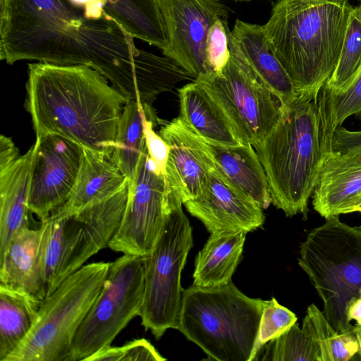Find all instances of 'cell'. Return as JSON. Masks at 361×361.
Masks as SVG:
<instances>
[{
    "instance_id": "27",
    "label": "cell",
    "mask_w": 361,
    "mask_h": 361,
    "mask_svg": "<svg viewBox=\"0 0 361 361\" xmlns=\"http://www.w3.org/2000/svg\"><path fill=\"white\" fill-rule=\"evenodd\" d=\"M146 104L128 101L123 107L118 126L112 158L128 182V191L134 188L139 164L147 149L144 134Z\"/></svg>"
},
{
    "instance_id": "32",
    "label": "cell",
    "mask_w": 361,
    "mask_h": 361,
    "mask_svg": "<svg viewBox=\"0 0 361 361\" xmlns=\"http://www.w3.org/2000/svg\"><path fill=\"white\" fill-rule=\"evenodd\" d=\"M297 317L291 310L280 305L275 298L264 300L259 329L252 351V360H255L262 349L275 340L295 322Z\"/></svg>"
},
{
    "instance_id": "33",
    "label": "cell",
    "mask_w": 361,
    "mask_h": 361,
    "mask_svg": "<svg viewBox=\"0 0 361 361\" xmlns=\"http://www.w3.org/2000/svg\"><path fill=\"white\" fill-rule=\"evenodd\" d=\"M165 361L154 346L145 338L135 339L121 346L106 347L85 361Z\"/></svg>"
},
{
    "instance_id": "13",
    "label": "cell",
    "mask_w": 361,
    "mask_h": 361,
    "mask_svg": "<svg viewBox=\"0 0 361 361\" xmlns=\"http://www.w3.org/2000/svg\"><path fill=\"white\" fill-rule=\"evenodd\" d=\"M28 198L30 212L40 221L69 198L81 169L84 150L59 135L36 137Z\"/></svg>"
},
{
    "instance_id": "28",
    "label": "cell",
    "mask_w": 361,
    "mask_h": 361,
    "mask_svg": "<svg viewBox=\"0 0 361 361\" xmlns=\"http://www.w3.org/2000/svg\"><path fill=\"white\" fill-rule=\"evenodd\" d=\"M319 134L324 157L331 152L334 130L349 116L361 121V71L348 87L341 91L329 88L325 83L317 99Z\"/></svg>"
},
{
    "instance_id": "31",
    "label": "cell",
    "mask_w": 361,
    "mask_h": 361,
    "mask_svg": "<svg viewBox=\"0 0 361 361\" xmlns=\"http://www.w3.org/2000/svg\"><path fill=\"white\" fill-rule=\"evenodd\" d=\"M264 348L262 360L320 361L317 345L297 322Z\"/></svg>"
},
{
    "instance_id": "6",
    "label": "cell",
    "mask_w": 361,
    "mask_h": 361,
    "mask_svg": "<svg viewBox=\"0 0 361 361\" xmlns=\"http://www.w3.org/2000/svg\"><path fill=\"white\" fill-rule=\"evenodd\" d=\"M325 219L300 244L298 264L322 300L329 322L340 333L353 332L345 308L360 297L361 226H349L338 216Z\"/></svg>"
},
{
    "instance_id": "10",
    "label": "cell",
    "mask_w": 361,
    "mask_h": 361,
    "mask_svg": "<svg viewBox=\"0 0 361 361\" xmlns=\"http://www.w3.org/2000/svg\"><path fill=\"white\" fill-rule=\"evenodd\" d=\"M230 58L219 73L195 80L219 107L242 144L255 147L280 120L284 105L250 67L228 29Z\"/></svg>"
},
{
    "instance_id": "18",
    "label": "cell",
    "mask_w": 361,
    "mask_h": 361,
    "mask_svg": "<svg viewBox=\"0 0 361 361\" xmlns=\"http://www.w3.org/2000/svg\"><path fill=\"white\" fill-rule=\"evenodd\" d=\"M361 197V147L324 157L312 193L314 209L325 219L353 213Z\"/></svg>"
},
{
    "instance_id": "35",
    "label": "cell",
    "mask_w": 361,
    "mask_h": 361,
    "mask_svg": "<svg viewBox=\"0 0 361 361\" xmlns=\"http://www.w3.org/2000/svg\"><path fill=\"white\" fill-rule=\"evenodd\" d=\"M159 119L151 105L146 104V115L144 118V134L147 152L151 159L162 174H165L169 152V146L166 141L155 133L154 126Z\"/></svg>"
},
{
    "instance_id": "4",
    "label": "cell",
    "mask_w": 361,
    "mask_h": 361,
    "mask_svg": "<svg viewBox=\"0 0 361 361\" xmlns=\"http://www.w3.org/2000/svg\"><path fill=\"white\" fill-rule=\"evenodd\" d=\"M317 99L298 96L284 105L271 131L254 148L268 181L271 204L287 216L308 212L324 155Z\"/></svg>"
},
{
    "instance_id": "21",
    "label": "cell",
    "mask_w": 361,
    "mask_h": 361,
    "mask_svg": "<svg viewBox=\"0 0 361 361\" xmlns=\"http://www.w3.org/2000/svg\"><path fill=\"white\" fill-rule=\"evenodd\" d=\"M231 34L247 63L283 105L293 102L298 94L283 67L270 48L262 25L236 19Z\"/></svg>"
},
{
    "instance_id": "34",
    "label": "cell",
    "mask_w": 361,
    "mask_h": 361,
    "mask_svg": "<svg viewBox=\"0 0 361 361\" xmlns=\"http://www.w3.org/2000/svg\"><path fill=\"white\" fill-rule=\"evenodd\" d=\"M228 29L226 18H218L209 28L205 54L211 74L221 73L230 58Z\"/></svg>"
},
{
    "instance_id": "17",
    "label": "cell",
    "mask_w": 361,
    "mask_h": 361,
    "mask_svg": "<svg viewBox=\"0 0 361 361\" xmlns=\"http://www.w3.org/2000/svg\"><path fill=\"white\" fill-rule=\"evenodd\" d=\"M159 134L169 146L166 185L184 204L197 195L212 161L200 137L179 116L163 125Z\"/></svg>"
},
{
    "instance_id": "8",
    "label": "cell",
    "mask_w": 361,
    "mask_h": 361,
    "mask_svg": "<svg viewBox=\"0 0 361 361\" xmlns=\"http://www.w3.org/2000/svg\"><path fill=\"white\" fill-rule=\"evenodd\" d=\"M110 262L82 267L42 300L35 323L5 361H69L74 337L92 306Z\"/></svg>"
},
{
    "instance_id": "20",
    "label": "cell",
    "mask_w": 361,
    "mask_h": 361,
    "mask_svg": "<svg viewBox=\"0 0 361 361\" xmlns=\"http://www.w3.org/2000/svg\"><path fill=\"white\" fill-rule=\"evenodd\" d=\"M200 139L214 167L228 181L263 209L270 205L271 201L266 173L251 145L226 146Z\"/></svg>"
},
{
    "instance_id": "36",
    "label": "cell",
    "mask_w": 361,
    "mask_h": 361,
    "mask_svg": "<svg viewBox=\"0 0 361 361\" xmlns=\"http://www.w3.org/2000/svg\"><path fill=\"white\" fill-rule=\"evenodd\" d=\"M356 147H361V131H350L342 126L334 130L331 152H343Z\"/></svg>"
},
{
    "instance_id": "3",
    "label": "cell",
    "mask_w": 361,
    "mask_h": 361,
    "mask_svg": "<svg viewBox=\"0 0 361 361\" xmlns=\"http://www.w3.org/2000/svg\"><path fill=\"white\" fill-rule=\"evenodd\" d=\"M353 7L349 0H274L262 25L298 96L317 99L334 71Z\"/></svg>"
},
{
    "instance_id": "22",
    "label": "cell",
    "mask_w": 361,
    "mask_h": 361,
    "mask_svg": "<svg viewBox=\"0 0 361 361\" xmlns=\"http://www.w3.org/2000/svg\"><path fill=\"white\" fill-rule=\"evenodd\" d=\"M83 150L81 169L73 191L66 202L53 213L78 212L114 195L128 182L112 155L86 147Z\"/></svg>"
},
{
    "instance_id": "30",
    "label": "cell",
    "mask_w": 361,
    "mask_h": 361,
    "mask_svg": "<svg viewBox=\"0 0 361 361\" xmlns=\"http://www.w3.org/2000/svg\"><path fill=\"white\" fill-rule=\"evenodd\" d=\"M361 71V4L353 8L337 65L325 84L336 91L345 90Z\"/></svg>"
},
{
    "instance_id": "15",
    "label": "cell",
    "mask_w": 361,
    "mask_h": 361,
    "mask_svg": "<svg viewBox=\"0 0 361 361\" xmlns=\"http://www.w3.org/2000/svg\"><path fill=\"white\" fill-rule=\"evenodd\" d=\"M184 205L210 233H247L261 227L265 220L263 209L228 181L212 162L197 195Z\"/></svg>"
},
{
    "instance_id": "40",
    "label": "cell",
    "mask_w": 361,
    "mask_h": 361,
    "mask_svg": "<svg viewBox=\"0 0 361 361\" xmlns=\"http://www.w3.org/2000/svg\"><path fill=\"white\" fill-rule=\"evenodd\" d=\"M234 1H250V0H234Z\"/></svg>"
},
{
    "instance_id": "9",
    "label": "cell",
    "mask_w": 361,
    "mask_h": 361,
    "mask_svg": "<svg viewBox=\"0 0 361 361\" xmlns=\"http://www.w3.org/2000/svg\"><path fill=\"white\" fill-rule=\"evenodd\" d=\"M178 197L169 191L168 212L161 234L143 256L145 296L140 317L145 331L157 340L178 328L183 289L181 271L193 245L192 229Z\"/></svg>"
},
{
    "instance_id": "12",
    "label": "cell",
    "mask_w": 361,
    "mask_h": 361,
    "mask_svg": "<svg viewBox=\"0 0 361 361\" xmlns=\"http://www.w3.org/2000/svg\"><path fill=\"white\" fill-rule=\"evenodd\" d=\"M168 202L165 176L146 149L139 164L134 188L128 191L121 224L109 247L126 255L142 257L152 252L164 226Z\"/></svg>"
},
{
    "instance_id": "38",
    "label": "cell",
    "mask_w": 361,
    "mask_h": 361,
    "mask_svg": "<svg viewBox=\"0 0 361 361\" xmlns=\"http://www.w3.org/2000/svg\"><path fill=\"white\" fill-rule=\"evenodd\" d=\"M345 314L348 322L354 320L361 325V297H354L347 302Z\"/></svg>"
},
{
    "instance_id": "25",
    "label": "cell",
    "mask_w": 361,
    "mask_h": 361,
    "mask_svg": "<svg viewBox=\"0 0 361 361\" xmlns=\"http://www.w3.org/2000/svg\"><path fill=\"white\" fill-rule=\"evenodd\" d=\"M41 302L30 294L0 283V361H5L30 333Z\"/></svg>"
},
{
    "instance_id": "5",
    "label": "cell",
    "mask_w": 361,
    "mask_h": 361,
    "mask_svg": "<svg viewBox=\"0 0 361 361\" xmlns=\"http://www.w3.org/2000/svg\"><path fill=\"white\" fill-rule=\"evenodd\" d=\"M263 302L231 281L215 287L183 289L177 329L209 360L252 361Z\"/></svg>"
},
{
    "instance_id": "26",
    "label": "cell",
    "mask_w": 361,
    "mask_h": 361,
    "mask_svg": "<svg viewBox=\"0 0 361 361\" xmlns=\"http://www.w3.org/2000/svg\"><path fill=\"white\" fill-rule=\"evenodd\" d=\"M106 12L133 38L164 51L168 45L161 0H103Z\"/></svg>"
},
{
    "instance_id": "14",
    "label": "cell",
    "mask_w": 361,
    "mask_h": 361,
    "mask_svg": "<svg viewBox=\"0 0 361 361\" xmlns=\"http://www.w3.org/2000/svg\"><path fill=\"white\" fill-rule=\"evenodd\" d=\"M168 39L162 51L194 80L211 75L205 47L209 28L218 18H227L220 0H161Z\"/></svg>"
},
{
    "instance_id": "16",
    "label": "cell",
    "mask_w": 361,
    "mask_h": 361,
    "mask_svg": "<svg viewBox=\"0 0 361 361\" xmlns=\"http://www.w3.org/2000/svg\"><path fill=\"white\" fill-rule=\"evenodd\" d=\"M34 143L23 155L13 140L0 137V261L16 233L29 223L28 198Z\"/></svg>"
},
{
    "instance_id": "37",
    "label": "cell",
    "mask_w": 361,
    "mask_h": 361,
    "mask_svg": "<svg viewBox=\"0 0 361 361\" xmlns=\"http://www.w3.org/2000/svg\"><path fill=\"white\" fill-rule=\"evenodd\" d=\"M74 5L82 8L86 16L91 19L100 20L111 17L105 11L103 0H70ZM112 18V17H111Z\"/></svg>"
},
{
    "instance_id": "39",
    "label": "cell",
    "mask_w": 361,
    "mask_h": 361,
    "mask_svg": "<svg viewBox=\"0 0 361 361\" xmlns=\"http://www.w3.org/2000/svg\"><path fill=\"white\" fill-rule=\"evenodd\" d=\"M353 212H361V197L355 207L354 208Z\"/></svg>"
},
{
    "instance_id": "2",
    "label": "cell",
    "mask_w": 361,
    "mask_h": 361,
    "mask_svg": "<svg viewBox=\"0 0 361 361\" xmlns=\"http://www.w3.org/2000/svg\"><path fill=\"white\" fill-rule=\"evenodd\" d=\"M25 107L36 137L59 135L112 155L128 99L85 65L28 64Z\"/></svg>"
},
{
    "instance_id": "11",
    "label": "cell",
    "mask_w": 361,
    "mask_h": 361,
    "mask_svg": "<svg viewBox=\"0 0 361 361\" xmlns=\"http://www.w3.org/2000/svg\"><path fill=\"white\" fill-rule=\"evenodd\" d=\"M145 287L143 256L123 254L110 262L100 293L74 337L69 361H85L111 345L128 324L140 316Z\"/></svg>"
},
{
    "instance_id": "19",
    "label": "cell",
    "mask_w": 361,
    "mask_h": 361,
    "mask_svg": "<svg viewBox=\"0 0 361 361\" xmlns=\"http://www.w3.org/2000/svg\"><path fill=\"white\" fill-rule=\"evenodd\" d=\"M42 224L31 228L29 223L14 235L0 261V283L24 291L39 300L46 296L42 263Z\"/></svg>"
},
{
    "instance_id": "7",
    "label": "cell",
    "mask_w": 361,
    "mask_h": 361,
    "mask_svg": "<svg viewBox=\"0 0 361 361\" xmlns=\"http://www.w3.org/2000/svg\"><path fill=\"white\" fill-rule=\"evenodd\" d=\"M128 197V182L114 195L78 212L53 213L40 221L47 296L92 256L109 247L121 224Z\"/></svg>"
},
{
    "instance_id": "29",
    "label": "cell",
    "mask_w": 361,
    "mask_h": 361,
    "mask_svg": "<svg viewBox=\"0 0 361 361\" xmlns=\"http://www.w3.org/2000/svg\"><path fill=\"white\" fill-rule=\"evenodd\" d=\"M302 329L317 345L320 361H348L357 354L359 347L354 331H336L313 303L307 308Z\"/></svg>"
},
{
    "instance_id": "24",
    "label": "cell",
    "mask_w": 361,
    "mask_h": 361,
    "mask_svg": "<svg viewBox=\"0 0 361 361\" xmlns=\"http://www.w3.org/2000/svg\"><path fill=\"white\" fill-rule=\"evenodd\" d=\"M246 234L229 231L211 233L196 256L193 285L215 287L231 281L241 259Z\"/></svg>"
},
{
    "instance_id": "1",
    "label": "cell",
    "mask_w": 361,
    "mask_h": 361,
    "mask_svg": "<svg viewBox=\"0 0 361 361\" xmlns=\"http://www.w3.org/2000/svg\"><path fill=\"white\" fill-rule=\"evenodd\" d=\"M0 59L85 65L128 101L151 105L165 89V56L137 48L113 18L91 19L70 0H0Z\"/></svg>"
},
{
    "instance_id": "23",
    "label": "cell",
    "mask_w": 361,
    "mask_h": 361,
    "mask_svg": "<svg viewBox=\"0 0 361 361\" xmlns=\"http://www.w3.org/2000/svg\"><path fill=\"white\" fill-rule=\"evenodd\" d=\"M179 118L204 140L226 146L242 142L221 110L199 82L194 80L178 89Z\"/></svg>"
}]
</instances>
